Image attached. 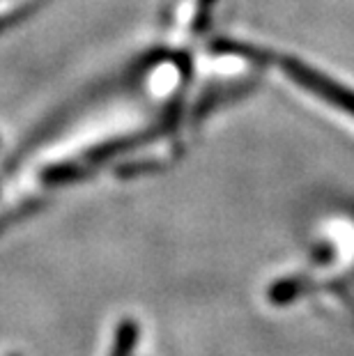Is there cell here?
Wrapping results in <instances>:
<instances>
[{
    "mask_svg": "<svg viewBox=\"0 0 354 356\" xmlns=\"http://www.w3.org/2000/svg\"><path fill=\"white\" fill-rule=\"evenodd\" d=\"M276 65H278V70L290 81H295L297 86L308 90V92L318 95L320 99L329 102L334 108L354 118V90L345 88L343 83H338V81H331L329 76L320 74L318 70H313V67L304 65L297 58L281 56V58H276Z\"/></svg>",
    "mask_w": 354,
    "mask_h": 356,
    "instance_id": "1",
    "label": "cell"
},
{
    "mask_svg": "<svg viewBox=\"0 0 354 356\" xmlns=\"http://www.w3.org/2000/svg\"><path fill=\"white\" fill-rule=\"evenodd\" d=\"M136 340H138V324L134 320H124L118 329L111 356H129L134 352V347H136Z\"/></svg>",
    "mask_w": 354,
    "mask_h": 356,
    "instance_id": "2",
    "label": "cell"
}]
</instances>
